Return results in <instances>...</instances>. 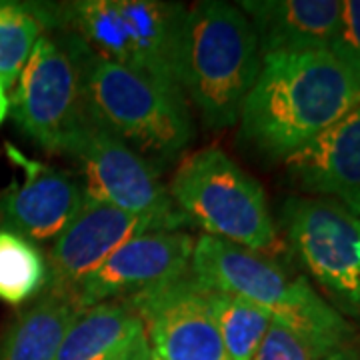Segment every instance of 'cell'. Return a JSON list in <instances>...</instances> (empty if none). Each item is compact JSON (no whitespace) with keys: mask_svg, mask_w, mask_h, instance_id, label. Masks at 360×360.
<instances>
[{"mask_svg":"<svg viewBox=\"0 0 360 360\" xmlns=\"http://www.w3.org/2000/svg\"><path fill=\"white\" fill-rule=\"evenodd\" d=\"M80 312L75 296L49 290L6 328L0 360H56L66 330Z\"/></svg>","mask_w":360,"mask_h":360,"instance_id":"obj_16","label":"cell"},{"mask_svg":"<svg viewBox=\"0 0 360 360\" xmlns=\"http://www.w3.org/2000/svg\"><path fill=\"white\" fill-rule=\"evenodd\" d=\"M330 359L319 345L307 336L272 321L258 347L255 360H326Z\"/></svg>","mask_w":360,"mask_h":360,"instance_id":"obj_20","label":"cell"},{"mask_svg":"<svg viewBox=\"0 0 360 360\" xmlns=\"http://www.w3.org/2000/svg\"><path fill=\"white\" fill-rule=\"evenodd\" d=\"M194 245L193 236L182 231L144 232L130 238L78 284L72 292L78 309H90L115 296L124 300L188 274Z\"/></svg>","mask_w":360,"mask_h":360,"instance_id":"obj_10","label":"cell"},{"mask_svg":"<svg viewBox=\"0 0 360 360\" xmlns=\"http://www.w3.org/2000/svg\"><path fill=\"white\" fill-rule=\"evenodd\" d=\"M298 188L330 198L360 219V104L286 158Z\"/></svg>","mask_w":360,"mask_h":360,"instance_id":"obj_13","label":"cell"},{"mask_svg":"<svg viewBox=\"0 0 360 360\" xmlns=\"http://www.w3.org/2000/svg\"><path fill=\"white\" fill-rule=\"evenodd\" d=\"M240 11L257 32L262 56L270 52L328 51L340 0H246Z\"/></svg>","mask_w":360,"mask_h":360,"instance_id":"obj_14","label":"cell"},{"mask_svg":"<svg viewBox=\"0 0 360 360\" xmlns=\"http://www.w3.org/2000/svg\"><path fill=\"white\" fill-rule=\"evenodd\" d=\"M359 104V78L330 51L270 52L240 106L238 136L286 160Z\"/></svg>","mask_w":360,"mask_h":360,"instance_id":"obj_1","label":"cell"},{"mask_svg":"<svg viewBox=\"0 0 360 360\" xmlns=\"http://www.w3.org/2000/svg\"><path fill=\"white\" fill-rule=\"evenodd\" d=\"M168 193L208 236L260 255L276 245V226L262 186L219 146L188 156Z\"/></svg>","mask_w":360,"mask_h":360,"instance_id":"obj_5","label":"cell"},{"mask_svg":"<svg viewBox=\"0 0 360 360\" xmlns=\"http://www.w3.org/2000/svg\"><path fill=\"white\" fill-rule=\"evenodd\" d=\"M141 316L158 360H231L212 312V290L193 272L122 300Z\"/></svg>","mask_w":360,"mask_h":360,"instance_id":"obj_9","label":"cell"},{"mask_svg":"<svg viewBox=\"0 0 360 360\" xmlns=\"http://www.w3.org/2000/svg\"><path fill=\"white\" fill-rule=\"evenodd\" d=\"M120 360H153V350H150V345L146 340V335L141 336Z\"/></svg>","mask_w":360,"mask_h":360,"instance_id":"obj_22","label":"cell"},{"mask_svg":"<svg viewBox=\"0 0 360 360\" xmlns=\"http://www.w3.org/2000/svg\"><path fill=\"white\" fill-rule=\"evenodd\" d=\"M11 110V101H8V92L4 90V86L0 84V124L4 122V118L8 116Z\"/></svg>","mask_w":360,"mask_h":360,"instance_id":"obj_23","label":"cell"},{"mask_svg":"<svg viewBox=\"0 0 360 360\" xmlns=\"http://www.w3.org/2000/svg\"><path fill=\"white\" fill-rule=\"evenodd\" d=\"M144 335V324L134 310L122 300H106L78 314L56 360H120Z\"/></svg>","mask_w":360,"mask_h":360,"instance_id":"obj_15","label":"cell"},{"mask_svg":"<svg viewBox=\"0 0 360 360\" xmlns=\"http://www.w3.org/2000/svg\"><path fill=\"white\" fill-rule=\"evenodd\" d=\"M49 283L44 257L28 238L0 229V300L22 304Z\"/></svg>","mask_w":360,"mask_h":360,"instance_id":"obj_18","label":"cell"},{"mask_svg":"<svg viewBox=\"0 0 360 360\" xmlns=\"http://www.w3.org/2000/svg\"><path fill=\"white\" fill-rule=\"evenodd\" d=\"M6 153L14 165L22 168V179L13 180L0 194L2 229L28 240L56 238L77 214L84 191L70 174L26 158L13 144H6Z\"/></svg>","mask_w":360,"mask_h":360,"instance_id":"obj_12","label":"cell"},{"mask_svg":"<svg viewBox=\"0 0 360 360\" xmlns=\"http://www.w3.org/2000/svg\"><path fill=\"white\" fill-rule=\"evenodd\" d=\"M212 290V312L231 360H255L272 316L238 296Z\"/></svg>","mask_w":360,"mask_h":360,"instance_id":"obj_19","label":"cell"},{"mask_svg":"<svg viewBox=\"0 0 360 360\" xmlns=\"http://www.w3.org/2000/svg\"><path fill=\"white\" fill-rule=\"evenodd\" d=\"M283 220L292 248L340 309L360 319V219L330 198H288Z\"/></svg>","mask_w":360,"mask_h":360,"instance_id":"obj_8","label":"cell"},{"mask_svg":"<svg viewBox=\"0 0 360 360\" xmlns=\"http://www.w3.org/2000/svg\"><path fill=\"white\" fill-rule=\"evenodd\" d=\"M52 8L0 2V84L14 89L42 34L52 28Z\"/></svg>","mask_w":360,"mask_h":360,"instance_id":"obj_17","label":"cell"},{"mask_svg":"<svg viewBox=\"0 0 360 360\" xmlns=\"http://www.w3.org/2000/svg\"><path fill=\"white\" fill-rule=\"evenodd\" d=\"M328 51L360 82V0H342L335 39Z\"/></svg>","mask_w":360,"mask_h":360,"instance_id":"obj_21","label":"cell"},{"mask_svg":"<svg viewBox=\"0 0 360 360\" xmlns=\"http://www.w3.org/2000/svg\"><path fill=\"white\" fill-rule=\"evenodd\" d=\"M326 360H345V354H342V352H338V354H333L330 359H326Z\"/></svg>","mask_w":360,"mask_h":360,"instance_id":"obj_24","label":"cell"},{"mask_svg":"<svg viewBox=\"0 0 360 360\" xmlns=\"http://www.w3.org/2000/svg\"><path fill=\"white\" fill-rule=\"evenodd\" d=\"M144 232H153L144 220L84 191L77 214L54 238L49 290L72 295L112 252Z\"/></svg>","mask_w":360,"mask_h":360,"instance_id":"obj_11","label":"cell"},{"mask_svg":"<svg viewBox=\"0 0 360 360\" xmlns=\"http://www.w3.org/2000/svg\"><path fill=\"white\" fill-rule=\"evenodd\" d=\"M194 278L224 295L238 296L266 310L328 354H338L352 336V326L304 278H290L274 260L243 246L200 236L194 245Z\"/></svg>","mask_w":360,"mask_h":360,"instance_id":"obj_3","label":"cell"},{"mask_svg":"<svg viewBox=\"0 0 360 360\" xmlns=\"http://www.w3.org/2000/svg\"><path fill=\"white\" fill-rule=\"evenodd\" d=\"M262 52L252 22L229 2H200L186 11L180 89L206 127H232L257 82Z\"/></svg>","mask_w":360,"mask_h":360,"instance_id":"obj_2","label":"cell"},{"mask_svg":"<svg viewBox=\"0 0 360 360\" xmlns=\"http://www.w3.org/2000/svg\"><path fill=\"white\" fill-rule=\"evenodd\" d=\"M153 360H158V359H156V356H155V354H153Z\"/></svg>","mask_w":360,"mask_h":360,"instance_id":"obj_25","label":"cell"},{"mask_svg":"<svg viewBox=\"0 0 360 360\" xmlns=\"http://www.w3.org/2000/svg\"><path fill=\"white\" fill-rule=\"evenodd\" d=\"M63 153L77 160L89 186L84 191L144 220L153 232H176L188 217L174 205L153 165L89 110L68 134Z\"/></svg>","mask_w":360,"mask_h":360,"instance_id":"obj_7","label":"cell"},{"mask_svg":"<svg viewBox=\"0 0 360 360\" xmlns=\"http://www.w3.org/2000/svg\"><path fill=\"white\" fill-rule=\"evenodd\" d=\"M90 51L72 32L42 34L14 84L8 115L49 153H63L68 134L86 112L84 72Z\"/></svg>","mask_w":360,"mask_h":360,"instance_id":"obj_6","label":"cell"},{"mask_svg":"<svg viewBox=\"0 0 360 360\" xmlns=\"http://www.w3.org/2000/svg\"><path fill=\"white\" fill-rule=\"evenodd\" d=\"M84 103L104 129L146 155L172 160L193 139L182 90L168 89L94 51L84 72Z\"/></svg>","mask_w":360,"mask_h":360,"instance_id":"obj_4","label":"cell"}]
</instances>
